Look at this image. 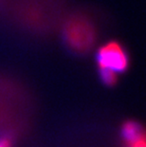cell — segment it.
<instances>
[{"instance_id":"obj_2","label":"cell","mask_w":146,"mask_h":147,"mask_svg":"<svg viewBox=\"0 0 146 147\" xmlns=\"http://www.w3.org/2000/svg\"><path fill=\"white\" fill-rule=\"evenodd\" d=\"M63 41L76 54L88 53L97 41V30L93 21L85 15H72L64 23Z\"/></svg>"},{"instance_id":"obj_5","label":"cell","mask_w":146,"mask_h":147,"mask_svg":"<svg viewBox=\"0 0 146 147\" xmlns=\"http://www.w3.org/2000/svg\"><path fill=\"white\" fill-rule=\"evenodd\" d=\"M98 74L102 84L107 87L115 86L119 81V76H118L119 74H117L112 70L106 69V68H99Z\"/></svg>"},{"instance_id":"obj_1","label":"cell","mask_w":146,"mask_h":147,"mask_svg":"<svg viewBox=\"0 0 146 147\" xmlns=\"http://www.w3.org/2000/svg\"><path fill=\"white\" fill-rule=\"evenodd\" d=\"M33 111L32 98L23 84L0 74V135L16 138L29 125Z\"/></svg>"},{"instance_id":"obj_7","label":"cell","mask_w":146,"mask_h":147,"mask_svg":"<svg viewBox=\"0 0 146 147\" xmlns=\"http://www.w3.org/2000/svg\"><path fill=\"white\" fill-rule=\"evenodd\" d=\"M125 147H146V142H145V137L141 138L136 142L129 143V144H126Z\"/></svg>"},{"instance_id":"obj_6","label":"cell","mask_w":146,"mask_h":147,"mask_svg":"<svg viewBox=\"0 0 146 147\" xmlns=\"http://www.w3.org/2000/svg\"><path fill=\"white\" fill-rule=\"evenodd\" d=\"M15 137L11 135H0V147H13Z\"/></svg>"},{"instance_id":"obj_3","label":"cell","mask_w":146,"mask_h":147,"mask_svg":"<svg viewBox=\"0 0 146 147\" xmlns=\"http://www.w3.org/2000/svg\"><path fill=\"white\" fill-rule=\"evenodd\" d=\"M96 62L99 68H106L117 74L124 73L130 67V55L122 43L112 40L98 49Z\"/></svg>"},{"instance_id":"obj_4","label":"cell","mask_w":146,"mask_h":147,"mask_svg":"<svg viewBox=\"0 0 146 147\" xmlns=\"http://www.w3.org/2000/svg\"><path fill=\"white\" fill-rule=\"evenodd\" d=\"M120 137L124 144H129L145 137L143 127L135 120L125 121L120 127Z\"/></svg>"}]
</instances>
